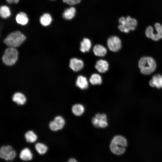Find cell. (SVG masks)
<instances>
[{
	"instance_id": "cell-1",
	"label": "cell",
	"mask_w": 162,
	"mask_h": 162,
	"mask_svg": "<svg viewBox=\"0 0 162 162\" xmlns=\"http://www.w3.org/2000/svg\"><path fill=\"white\" fill-rule=\"evenodd\" d=\"M127 145V140L125 137L118 135L113 138L110 147L112 153L117 155H121L125 152Z\"/></svg>"
},
{
	"instance_id": "cell-2",
	"label": "cell",
	"mask_w": 162,
	"mask_h": 162,
	"mask_svg": "<svg viewBox=\"0 0 162 162\" xmlns=\"http://www.w3.org/2000/svg\"><path fill=\"white\" fill-rule=\"evenodd\" d=\"M138 66L142 74L149 75L155 70L157 64L155 61L152 57L144 56L139 60Z\"/></svg>"
},
{
	"instance_id": "cell-3",
	"label": "cell",
	"mask_w": 162,
	"mask_h": 162,
	"mask_svg": "<svg viewBox=\"0 0 162 162\" xmlns=\"http://www.w3.org/2000/svg\"><path fill=\"white\" fill-rule=\"evenodd\" d=\"M26 39L24 34L20 32L17 31L9 34L5 38L4 41L7 46L15 47L20 46Z\"/></svg>"
},
{
	"instance_id": "cell-4",
	"label": "cell",
	"mask_w": 162,
	"mask_h": 162,
	"mask_svg": "<svg viewBox=\"0 0 162 162\" xmlns=\"http://www.w3.org/2000/svg\"><path fill=\"white\" fill-rule=\"evenodd\" d=\"M120 25L118 28L122 32L128 33L129 31L134 30L137 25L136 20L128 16L125 18L124 17H120L119 19Z\"/></svg>"
},
{
	"instance_id": "cell-5",
	"label": "cell",
	"mask_w": 162,
	"mask_h": 162,
	"mask_svg": "<svg viewBox=\"0 0 162 162\" xmlns=\"http://www.w3.org/2000/svg\"><path fill=\"white\" fill-rule=\"evenodd\" d=\"M18 52L14 47H10L6 49L2 57L4 63L7 65H12L16 61Z\"/></svg>"
},
{
	"instance_id": "cell-6",
	"label": "cell",
	"mask_w": 162,
	"mask_h": 162,
	"mask_svg": "<svg viewBox=\"0 0 162 162\" xmlns=\"http://www.w3.org/2000/svg\"><path fill=\"white\" fill-rule=\"evenodd\" d=\"M65 124L64 118L60 116H55L48 123V127L52 131L57 132L63 128Z\"/></svg>"
},
{
	"instance_id": "cell-7",
	"label": "cell",
	"mask_w": 162,
	"mask_h": 162,
	"mask_svg": "<svg viewBox=\"0 0 162 162\" xmlns=\"http://www.w3.org/2000/svg\"><path fill=\"white\" fill-rule=\"evenodd\" d=\"M16 155L15 151L10 145L2 146L0 148V157L6 160H12Z\"/></svg>"
},
{
	"instance_id": "cell-8",
	"label": "cell",
	"mask_w": 162,
	"mask_h": 162,
	"mask_svg": "<svg viewBox=\"0 0 162 162\" xmlns=\"http://www.w3.org/2000/svg\"><path fill=\"white\" fill-rule=\"evenodd\" d=\"M107 44L109 49L113 52H118L122 47L121 40L116 36L110 37L107 40Z\"/></svg>"
},
{
	"instance_id": "cell-9",
	"label": "cell",
	"mask_w": 162,
	"mask_h": 162,
	"mask_svg": "<svg viewBox=\"0 0 162 162\" xmlns=\"http://www.w3.org/2000/svg\"><path fill=\"white\" fill-rule=\"evenodd\" d=\"M92 123L94 127L97 128H104L108 125L107 117L104 113H98L93 117L92 120Z\"/></svg>"
},
{
	"instance_id": "cell-10",
	"label": "cell",
	"mask_w": 162,
	"mask_h": 162,
	"mask_svg": "<svg viewBox=\"0 0 162 162\" xmlns=\"http://www.w3.org/2000/svg\"><path fill=\"white\" fill-rule=\"evenodd\" d=\"M12 101L18 106H22L26 103V97L22 93L19 92L14 93L11 97Z\"/></svg>"
},
{
	"instance_id": "cell-11",
	"label": "cell",
	"mask_w": 162,
	"mask_h": 162,
	"mask_svg": "<svg viewBox=\"0 0 162 162\" xmlns=\"http://www.w3.org/2000/svg\"><path fill=\"white\" fill-rule=\"evenodd\" d=\"M84 66V62L81 59L76 58H71L70 61L69 67L74 71L81 70Z\"/></svg>"
},
{
	"instance_id": "cell-12",
	"label": "cell",
	"mask_w": 162,
	"mask_h": 162,
	"mask_svg": "<svg viewBox=\"0 0 162 162\" xmlns=\"http://www.w3.org/2000/svg\"><path fill=\"white\" fill-rule=\"evenodd\" d=\"M95 68L99 72L104 73L108 70L109 64L106 60L100 59L96 62Z\"/></svg>"
},
{
	"instance_id": "cell-13",
	"label": "cell",
	"mask_w": 162,
	"mask_h": 162,
	"mask_svg": "<svg viewBox=\"0 0 162 162\" xmlns=\"http://www.w3.org/2000/svg\"><path fill=\"white\" fill-rule=\"evenodd\" d=\"M149 84L152 87L162 88V75L159 74L154 75L149 81Z\"/></svg>"
},
{
	"instance_id": "cell-14",
	"label": "cell",
	"mask_w": 162,
	"mask_h": 162,
	"mask_svg": "<svg viewBox=\"0 0 162 162\" xmlns=\"http://www.w3.org/2000/svg\"><path fill=\"white\" fill-rule=\"evenodd\" d=\"M76 85L80 89L83 90L88 88V83L86 77L82 75H79L77 78Z\"/></svg>"
},
{
	"instance_id": "cell-15",
	"label": "cell",
	"mask_w": 162,
	"mask_h": 162,
	"mask_svg": "<svg viewBox=\"0 0 162 162\" xmlns=\"http://www.w3.org/2000/svg\"><path fill=\"white\" fill-rule=\"evenodd\" d=\"M93 51L95 56L98 57H103L106 54L107 50L103 45L98 44L94 46Z\"/></svg>"
},
{
	"instance_id": "cell-16",
	"label": "cell",
	"mask_w": 162,
	"mask_h": 162,
	"mask_svg": "<svg viewBox=\"0 0 162 162\" xmlns=\"http://www.w3.org/2000/svg\"><path fill=\"white\" fill-rule=\"evenodd\" d=\"M91 46V40L88 38H84L80 43V49L82 52H88L90 50Z\"/></svg>"
},
{
	"instance_id": "cell-17",
	"label": "cell",
	"mask_w": 162,
	"mask_h": 162,
	"mask_svg": "<svg viewBox=\"0 0 162 162\" xmlns=\"http://www.w3.org/2000/svg\"><path fill=\"white\" fill-rule=\"evenodd\" d=\"M154 27L157 32L152 34L150 38L154 41H158L162 38V26L160 23H156Z\"/></svg>"
},
{
	"instance_id": "cell-18",
	"label": "cell",
	"mask_w": 162,
	"mask_h": 162,
	"mask_svg": "<svg viewBox=\"0 0 162 162\" xmlns=\"http://www.w3.org/2000/svg\"><path fill=\"white\" fill-rule=\"evenodd\" d=\"M24 136L26 142L28 143L34 142L38 139L37 134L32 130H29L26 131Z\"/></svg>"
},
{
	"instance_id": "cell-19",
	"label": "cell",
	"mask_w": 162,
	"mask_h": 162,
	"mask_svg": "<svg viewBox=\"0 0 162 162\" xmlns=\"http://www.w3.org/2000/svg\"><path fill=\"white\" fill-rule=\"evenodd\" d=\"M76 10L73 7L65 9L63 14V17L65 20H70L72 19L76 14Z\"/></svg>"
},
{
	"instance_id": "cell-20",
	"label": "cell",
	"mask_w": 162,
	"mask_h": 162,
	"mask_svg": "<svg viewBox=\"0 0 162 162\" xmlns=\"http://www.w3.org/2000/svg\"><path fill=\"white\" fill-rule=\"evenodd\" d=\"M20 158L24 161H28L31 160L32 158V154L30 150L26 148L21 151Z\"/></svg>"
},
{
	"instance_id": "cell-21",
	"label": "cell",
	"mask_w": 162,
	"mask_h": 162,
	"mask_svg": "<svg viewBox=\"0 0 162 162\" xmlns=\"http://www.w3.org/2000/svg\"><path fill=\"white\" fill-rule=\"evenodd\" d=\"M16 20L17 23L22 25H26L28 21L27 15L23 12H21L17 15Z\"/></svg>"
},
{
	"instance_id": "cell-22",
	"label": "cell",
	"mask_w": 162,
	"mask_h": 162,
	"mask_svg": "<svg viewBox=\"0 0 162 162\" xmlns=\"http://www.w3.org/2000/svg\"><path fill=\"white\" fill-rule=\"evenodd\" d=\"M89 82L92 85H100L102 82V77L98 74L94 73L92 74L89 78Z\"/></svg>"
},
{
	"instance_id": "cell-23",
	"label": "cell",
	"mask_w": 162,
	"mask_h": 162,
	"mask_svg": "<svg viewBox=\"0 0 162 162\" xmlns=\"http://www.w3.org/2000/svg\"><path fill=\"white\" fill-rule=\"evenodd\" d=\"M72 110L74 115L77 116H80L82 115L84 113V108L81 104H76L72 106Z\"/></svg>"
},
{
	"instance_id": "cell-24",
	"label": "cell",
	"mask_w": 162,
	"mask_h": 162,
	"mask_svg": "<svg viewBox=\"0 0 162 162\" xmlns=\"http://www.w3.org/2000/svg\"><path fill=\"white\" fill-rule=\"evenodd\" d=\"M51 21V17L50 15L48 13L44 14L40 19V23L44 26L49 25Z\"/></svg>"
},
{
	"instance_id": "cell-25",
	"label": "cell",
	"mask_w": 162,
	"mask_h": 162,
	"mask_svg": "<svg viewBox=\"0 0 162 162\" xmlns=\"http://www.w3.org/2000/svg\"><path fill=\"white\" fill-rule=\"evenodd\" d=\"M35 148L36 151L40 154H45L48 150L47 146L41 142L36 143L35 145Z\"/></svg>"
},
{
	"instance_id": "cell-26",
	"label": "cell",
	"mask_w": 162,
	"mask_h": 162,
	"mask_svg": "<svg viewBox=\"0 0 162 162\" xmlns=\"http://www.w3.org/2000/svg\"><path fill=\"white\" fill-rule=\"evenodd\" d=\"M11 14L9 8L7 6H1L0 8V15L1 17L4 19L9 17Z\"/></svg>"
},
{
	"instance_id": "cell-27",
	"label": "cell",
	"mask_w": 162,
	"mask_h": 162,
	"mask_svg": "<svg viewBox=\"0 0 162 162\" xmlns=\"http://www.w3.org/2000/svg\"><path fill=\"white\" fill-rule=\"evenodd\" d=\"M81 0H63L64 2L68 4L73 5L79 3Z\"/></svg>"
},
{
	"instance_id": "cell-28",
	"label": "cell",
	"mask_w": 162,
	"mask_h": 162,
	"mask_svg": "<svg viewBox=\"0 0 162 162\" xmlns=\"http://www.w3.org/2000/svg\"><path fill=\"white\" fill-rule=\"evenodd\" d=\"M7 2L9 3H12L14 2L15 3H17L20 0H6Z\"/></svg>"
},
{
	"instance_id": "cell-29",
	"label": "cell",
	"mask_w": 162,
	"mask_h": 162,
	"mask_svg": "<svg viewBox=\"0 0 162 162\" xmlns=\"http://www.w3.org/2000/svg\"><path fill=\"white\" fill-rule=\"evenodd\" d=\"M67 162H78L74 158L70 159Z\"/></svg>"
},
{
	"instance_id": "cell-30",
	"label": "cell",
	"mask_w": 162,
	"mask_h": 162,
	"mask_svg": "<svg viewBox=\"0 0 162 162\" xmlns=\"http://www.w3.org/2000/svg\"></svg>"
}]
</instances>
